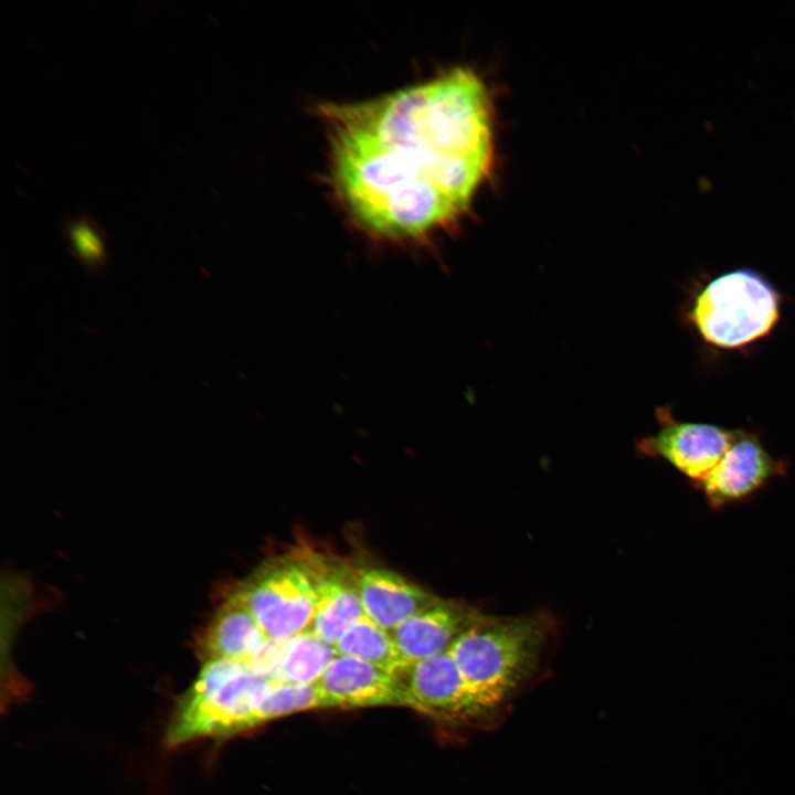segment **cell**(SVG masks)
<instances>
[{
  "label": "cell",
  "instance_id": "1",
  "mask_svg": "<svg viewBox=\"0 0 795 795\" xmlns=\"http://www.w3.org/2000/svg\"><path fill=\"white\" fill-rule=\"evenodd\" d=\"M329 180L372 239L423 243L467 212L492 158L490 103L465 67L388 95L318 107Z\"/></svg>",
  "mask_w": 795,
  "mask_h": 795
},
{
  "label": "cell",
  "instance_id": "2",
  "mask_svg": "<svg viewBox=\"0 0 795 795\" xmlns=\"http://www.w3.org/2000/svg\"><path fill=\"white\" fill-rule=\"evenodd\" d=\"M547 632L539 616L479 615L449 647L483 714L507 700L534 671Z\"/></svg>",
  "mask_w": 795,
  "mask_h": 795
},
{
  "label": "cell",
  "instance_id": "3",
  "mask_svg": "<svg viewBox=\"0 0 795 795\" xmlns=\"http://www.w3.org/2000/svg\"><path fill=\"white\" fill-rule=\"evenodd\" d=\"M274 681L246 661L203 660L194 682L177 702L167 744L230 736L261 724L259 708Z\"/></svg>",
  "mask_w": 795,
  "mask_h": 795
},
{
  "label": "cell",
  "instance_id": "4",
  "mask_svg": "<svg viewBox=\"0 0 795 795\" xmlns=\"http://www.w3.org/2000/svg\"><path fill=\"white\" fill-rule=\"evenodd\" d=\"M778 317V298L760 276L736 271L712 280L697 297L691 318L710 343L735 348L766 335Z\"/></svg>",
  "mask_w": 795,
  "mask_h": 795
},
{
  "label": "cell",
  "instance_id": "5",
  "mask_svg": "<svg viewBox=\"0 0 795 795\" xmlns=\"http://www.w3.org/2000/svg\"><path fill=\"white\" fill-rule=\"evenodd\" d=\"M235 594L269 639L286 640L311 627L315 587L301 560L266 565Z\"/></svg>",
  "mask_w": 795,
  "mask_h": 795
},
{
  "label": "cell",
  "instance_id": "6",
  "mask_svg": "<svg viewBox=\"0 0 795 795\" xmlns=\"http://www.w3.org/2000/svg\"><path fill=\"white\" fill-rule=\"evenodd\" d=\"M401 706L447 721L483 716L449 649L393 672Z\"/></svg>",
  "mask_w": 795,
  "mask_h": 795
},
{
  "label": "cell",
  "instance_id": "7",
  "mask_svg": "<svg viewBox=\"0 0 795 795\" xmlns=\"http://www.w3.org/2000/svg\"><path fill=\"white\" fill-rule=\"evenodd\" d=\"M659 430L638 442L644 454L665 459L696 486L719 464L738 433L701 423L676 421L670 412L657 413Z\"/></svg>",
  "mask_w": 795,
  "mask_h": 795
},
{
  "label": "cell",
  "instance_id": "8",
  "mask_svg": "<svg viewBox=\"0 0 795 795\" xmlns=\"http://www.w3.org/2000/svg\"><path fill=\"white\" fill-rule=\"evenodd\" d=\"M785 468L755 436L738 433L719 464L696 487L711 508L719 509L757 494L771 479L784 475Z\"/></svg>",
  "mask_w": 795,
  "mask_h": 795
},
{
  "label": "cell",
  "instance_id": "9",
  "mask_svg": "<svg viewBox=\"0 0 795 795\" xmlns=\"http://www.w3.org/2000/svg\"><path fill=\"white\" fill-rule=\"evenodd\" d=\"M354 580L364 615L389 632L441 601L385 568H359L354 571Z\"/></svg>",
  "mask_w": 795,
  "mask_h": 795
},
{
  "label": "cell",
  "instance_id": "10",
  "mask_svg": "<svg viewBox=\"0 0 795 795\" xmlns=\"http://www.w3.org/2000/svg\"><path fill=\"white\" fill-rule=\"evenodd\" d=\"M316 685L327 708L401 706L392 672L346 655L338 654Z\"/></svg>",
  "mask_w": 795,
  "mask_h": 795
},
{
  "label": "cell",
  "instance_id": "11",
  "mask_svg": "<svg viewBox=\"0 0 795 795\" xmlns=\"http://www.w3.org/2000/svg\"><path fill=\"white\" fill-rule=\"evenodd\" d=\"M311 576L316 604L310 629L335 645L342 634L364 615L354 572L327 563L321 558L303 561Z\"/></svg>",
  "mask_w": 795,
  "mask_h": 795
},
{
  "label": "cell",
  "instance_id": "12",
  "mask_svg": "<svg viewBox=\"0 0 795 795\" xmlns=\"http://www.w3.org/2000/svg\"><path fill=\"white\" fill-rule=\"evenodd\" d=\"M478 616L444 601L412 615L390 632L403 666L449 649Z\"/></svg>",
  "mask_w": 795,
  "mask_h": 795
},
{
  "label": "cell",
  "instance_id": "13",
  "mask_svg": "<svg viewBox=\"0 0 795 795\" xmlns=\"http://www.w3.org/2000/svg\"><path fill=\"white\" fill-rule=\"evenodd\" d=\"M266 636L251 611L233 594L214 617L202 644L203 660L224 658L251 661L268 644Z\"/></svg>",
  "mask_w": 795,
  "mask_h": 795
},
{
  "label": "cell",
  "instance_id": "14",
  "mask_svg": "<svg viewBox=\"0 0 795 795\" xmlns=\"http://www.w3.org/2000/svg\"><path fill=\"white\" fill-rule=\"evenodd\" d=\"M337 655L335 645L308 629L280 642L273 677L279 682L315 685Z\"/></svg>",
  "mask_w": 795,
  "mask_h": 795
},
{
  "label": "cell",
  "instance_id": "15",
  "mask_svg": "<svg viewBox=\"0 0 795 795\" xmlns=\"http://www.w3.org/2000/svg\"><path fill=\"white\" fill-rule=\"evenodd\" d=\"M339 655L354 657L390 672L403 667V661L391 633L367 615L353 623L338 639Z\"/></svg>",
  "mask_w": 795,
  "mask_h": 795
},
{
  "label": "cell",
  "instance_id": "16",
  "mask_svg": "<svg viewBox=\"0 0 795 795\" xmlns=\"http://www.w3.org/2000/svg\"><path fill=\"white\" fill-rule=\"evenodd\" d=\"M63 235L73 257L89 275L105 273L109 263L103 229L86 213L77 214L63 225Z\"/></svg>",
  "mask_w": 795,
  "mask_h": 795
},
{
  "label": "cell",
  "instance_id": "17",
  "mask_svg": "<svg viewBox=\"0 0 795 795\" xmlns=\"http://www.w3.org/2000/svg\"><path fill=\"white\" fill-rule=\"evenodd\" d=\"M326 708V702L315 685H292L274 681L259 708L261 723L293 712Z\"/></svg>",
  "mask_w": 795,
  "mask_h": 795
}]
</instances>
